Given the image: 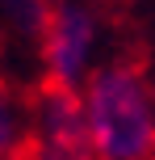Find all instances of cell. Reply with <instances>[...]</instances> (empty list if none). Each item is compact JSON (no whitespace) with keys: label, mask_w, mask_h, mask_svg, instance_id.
<instances>
[{"label":"cell","mask_w":155,"mask_h":160,"mask_svg":"<svg viewBox=\"0 0 155 160\" xmlns=\"http://www.w3.org/2000/svg\"><path fill=\"white\" fill-rule=\"evenodd\" d=\"M71 97L92 160H155V80L139 59H105Z\"/></svg>","instance_id":"1"},{"label":"cell","mask_w":155,"mask_h":160,"mask_svg":"<svg viewBox=\"0 0 155 160\" xmlns=\"http://www.w3.org/2000/svg\"><path fill=\"white\" fill-rule=\"evenodd\" d=\"M105 59H113L105 8L84 0H55L38 42V84L55 93H80Z\"/></svg>","instance_id":"2"},{"label":"cell","mask_w":155,"mask_h":160,"mask_svg":"<svg viewBox=\"0 0 155 160\" xmlns=\"http://www.w3.org/2000/svg\"><path fill=\"white\" fill-rule=\"evenodd\" d=\"M84 4H101V8H105V4H109V0H84Z\"/></svg>","instance_id":"6"},{"label":"cell","mask_w":155,"mask_h":160,"mask_svg":"<svg viewBox=\"0 0 155 160\" xmlns=\"http://www.w3.org/2000/svg\"><path fill=\"white\" fill-rule=\"evenodd\" d=\"M17 139H21V110L13 101V84L0 72V160H17Z\"/></svg>","instance_id":"5"},{"label":"cell","mask_w":155,"mask_h":160,"mask_svg":"<svg viewBox=\"0 0 155 160\" xmlns=\"http://www.w3.org/2000/svg\"><path fill=\"white\" fill-rule=\"evenodd\" d=\"M17 160H92L71 93H34L30 110H21Z\"/></svg>","instance_id":"3"},{"label":"cell","mask_w":155,"mask_h":160,"mask_svg":"<svg viewBox=\"0 0 155 160\" xmlns=\"http://www.w3.org/2000/svg\"><path fill=\"white\" fill-rule=\"evenodd\" d=\"M55 0H0V72L8 84H38V42Z\"/></svg>","instance_id":"4"}]
</instances>
